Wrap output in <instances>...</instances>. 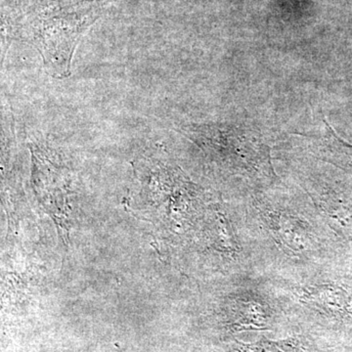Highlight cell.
<instances>
[{
  "mask_svg": "<svg viewBox=\"0 0 352 352\" xmlns=\"http://www.w3.org/2000/svg\"><path fill=\"white\" fill-rule=\"evenodd\" d=\"M238 201L266 276H296L347 250L296 183L280 179Z\"/></svg>",
  "mask_w": 352,
  "mask_h": 352,
  "instance_id": "1",
  "label": "cell"
},
{
  "mask_svg": "<svg viewBox=\"0 0 352 352\" xmlns=\"http://www.w3.org/2000/svg\"><path fill=\"white\" fill-rule=\"evenodd\" d=\"M185 135L203 154L205 166L231 200H241L280 182L263 136L230 124H190Z\"/></svg>",
  "mask_w": 352,
  "mask_h": 352,
  "instance_id": "2",
  "label": "cell"
},
{
  "mask_svg": "<svg viewBox=\"0 0 352 352\" xmlns=\"http://www.w3.org/2000/svg\"><path fill=\"white\" fill-rule=\"evenodd\" d=\"M184 252L204 277L214 281L263 274L239 201L223 198L219 192Z\"/></svg>",
  "mask_w": 352,
  "mask_h": 352,
  "instance_id": "3",
  "label": "cell"
},
{
  "mask_svg": "<svg viewBox=\"0 0 352 352\" xmlns=\"http://www.w3.org/2000/svg\"><path fill=\"white\" fill-rule=\"evenodd\" d=\"M342 256L296 276L270 277L289 319L319 330L351 325L352 271Z\"/></svg>",
  "mask_w": 352,
  "mask_h": 352,
  "instance_id": "4",
  "label": "cell"
},
{
  "mask_svg": "<svg viewBox=\"0 0 352 352\" xmlns=\"http://www.w3.org/2000/svg\"><path fill=\"white\" fill-rule=\"evenodd\" d=\"M206 296L205 316L221 337L273 331L289 320L283 300L263 274L217 280Z\"/></svg>",
  "mask_w": 352,
  "mask_h": 352,
  "instance_id": "5",
  "label": "cell"
},
{
  "mask_svg": "<svg viewBox=\"0 0 352 352\" xmlns=\"http://www.w3.org/2000/svg\"><path fill=\"white\" fill-rule=\"evenodd\" d=\"M295 168L296 184L305 190L331 230L347 249L352 248V193L319 166Z\"/></svg>",
  "mask_w": 352,
  "mask_h": 352,
  "instance_id": "6",
  "label": "cell"
},
{
  "mask_svg": "<svg viewBox=\"0 0 352 352\" xmlns=\"http://www.w3.org/2000/svg\"><path fill=\"white\" fill-rule=\"evenodd\" d=\"M101 12H66L50 7L36 27L34 36L43 48L45 63L50 66L53 55L58 54L65 68H69V60L76 41L83 31L94 24Z\"/></svg>",
  "mask_w": 352,
  "mask_h": 352,
  "instance_id": "7",
  "label": "cell"
},
{
  "mask_svg": "<svg viewBox=\"0 0 352 352\" xmlns=\"http://www.w3.org/2000/svg\"><path fill=\"white\" fill-rule=\"evenodd\" d=\"M227 352H323L320 342L312 333L302 332L285 339H261L252 342L233 340L227 346Z\"/></svg>",
  "mask_w": 352,
  "mask_h": 352,
  "instance_id": "8",
  "label": "cell"
},
{
  "mask_svg": "<svg viewBox=\"0 0 352 352\" xmlns=\"http://www.w3.org/2000/svg\"><path fill=\"white\" fill-rule=\"evenodd\" d=\"M324 132L309 143V152L317 161L332 164L352 175V144L342 140L326 120Z\"/></svg>",
  "mask_w": 352,
  "mask_h": 352,
  "instance_id": "9",
  "label": "cell"
},
{
  "mask_svg": "<svg viewBox=\"0 0 352 352\" xmlns=\"http://www.w3.org/2000/svg\"><path fill=\"white\" fill-rule=\"evenodd\" d=\"M113 0H52L50 7L66 12H101Z\"/></svg>",
  "mask_w": 352,
  "mask_h": 352,
  "instance_id": "10",
  "label": "cell"
}]
</instances>
